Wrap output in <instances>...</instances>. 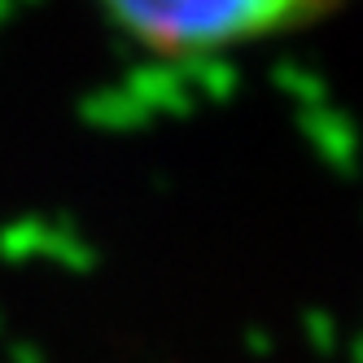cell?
Here are the masks:
<instances>
[{
  "instance_id": "obj_1",
  "label": "cell",
  "mask_w": 363,
  "mask_h": 363,
  "mask_svg": "<svg viewBox=\"0 0 363 363\" xmlns=\"http://www.w3.org/2000/svg\"><path fill=\"white\" fill-rule=\"evenodd\" d=\"M106 22L153 57H215L311 27L346 0H96Z\"/></svg>"
}]
</instances>
